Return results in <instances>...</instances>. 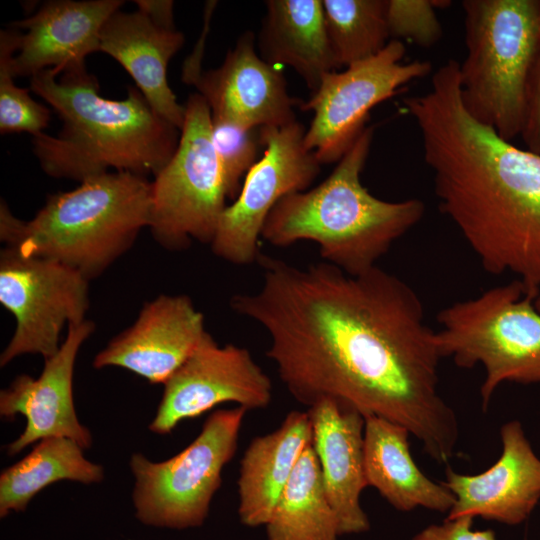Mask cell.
I'll return each mask as SVG.
<instances>
[{
  "instance_id": "obj_21",
  "label": "cell",
  "mask_w": 540,
  "mask_h": 540,
  "mask_svg": "<svg viewBox=\"0 0 540 540\" xmlns=\"http://www.w3.org/2000/svg\"><path fill=\"white\" fill-rule=\"evenodd\" d=\"M410 432L402 425L378 416H368L364 425V474L367 486L375 488L395 509L415 508L449 513L455 496L443 482L428 478L414 462Z\"/></svg>"
},
{
  "instance_id": "obj_19",
  "label": "cell",
  "mask_w": 540,
  "mask_h": 540,
  "mask_svg": "<svg viewBox=\"0 0 540 540\" xmlns=\"http://www.w3.org/2000/svg\"><path fill=\"white\" fill-rule=\"evenodd\" d=\"M307 413L312 447L340 535L366 532L370 523L360 502L362 491L368 487L364 474L365 418L329 399L310 406Z\"/></svg>"
},
{
  "instance_id": "obj_28",
  "label": "cell",
  "mask_w": 540,
  "mask_h": 540,
  "mask_svg": "<svg viewBox=\"0 0 540 540\" xmlns=\"http://www.w3.org/2000/svg\"><path fill=\"white\" fill-rule=\"evenodd\" d=\"M450 3L441 0H386L391 40L404 39L424 48L435 45L443 33L436 9Z\"/></svg>"
},
{
  "instance_id": "obj_8",
  "label": "cell",
  "mask_w": 540,
  "mask_h": 540,
  "mask_svg": "<svg viewBox=\"0 0 540 540\" xmlns=\"http://www.w3.org/2000/svg\"><path fill=\"white\" fill-rule=\"evenodd\" d=\"M246 412L239 406L214 411L199 435L165 461L152 462L140 453L131 456L132 500L140 522L177 530L204 523L223 469L238 448Z\"/></svg>"
},
{
  "instance_id": "obj_10",
  "label": "cell",
  "mask_w": 540,
  "mask_h": 540,
  "mask_svg": "<svg viewBox=\"0 0 540 540\" xmlns=\"http://www.w3.org/2000/svg\"><path fill=\"white\" fill-rule=\"evenodd\" d=\"M88 282L62 263L5 246L0 253V303L15 317L16 328L0 366L24 354L52 357L64 326L86 320Z\"/></svg>"
},
{
  "instance_id": "obj_26",
  "label": "cell",
  "mask_w": 540,
  "mask_h": 540,
  "mask_svg": "<svg viewBox=\"0 0 540 540\" xmlns=\"http://www.w3.org/2000/svg\"><path fill=\"white\" fill-rule=\"evenodd\" d=\"M330 46L338 67L378 54L389 43L386 0H322Z\"/></svg>"
},
{
  "instance_id": "obj_5",
  "label": "cell",
  "mask_w": 540,
  "mask_h": 540,
  "mask_svg": "<svg viewBox=\"0 0 540 540\" xmlns=\"http://www.w3.org/2000/svg\"><path fill=\"white\" fill-rule=\"evenodd\" d=\"M151 182L116 171L49 196L28 220L0 205V238L25 256L62 263L88 280L100 276L149 227Z\"/></svg>"
},
{
  "instance_id": "obj_23",
  "label": "cell",
  "mask_w": 540,
  "mask_h": 540,
  "mask_svg": "<svg viewBox=\"0 0 540 540\" xmlns=\"http://www.w3.org/2000/svg\"><path fill=\"white\" fill-rule=\"evenodd\" d=\"M256 40L259 55L294 69L314 92L339 68L327 35L322 0H269Z\"/></svg>"
},
{
  "instance_id": "obj_1",
  "label": "cell",
  "mask_w": 540,
  "mask_h": 540,
  "mask_svg": "<svg viewBox=\"0 0 540 540\" xmlns=\"http://www.w3.org/2000/svg\"><path fill=\"white\" fill-rule=\"evenodd\" d=\"M258 261L261 287L230 305L266 330L267 356L292 397L308 408L333 400L402 425L447 463L458 420L439 392L436 331L413 288L378 266L352 275L325 261Z\"/></svg>"
},
{
  "instance_id": "obj_3",
  "label": "cell",
  "mask_w": 540,
  "mask_h": 540,
  "mask_svg": "<svg viewBox=\"0 0 540 540\" xmlns=\"http://www.w3.org/2000/svg\"><path fill=\"white\" fill-rule=\"evenodd\" d=\"M30 88L63 121L58 135L33 137L34 153L52 177L83 182L109 169L156 176L177 149L180 130L137 87L125 99H106L85 65L43 70L30 78Z\"/></svg>"
},
{
  "instance_id": "obj_25",
  "label": "cell",
  "mask_w": 540,
  "mask_h": 540,
  "mask_svg": "<svg viewBox=\"0 0 540 540\" xmlns=\"http://www.w3.org/2000/svg\"><path fill=\"white\" fill-rule=\"evenodd\" d=\"M265 527L266 540H338L341 536L312 443L302 453Z\"/></svg>"
},
{
  "instance_id": "obj_31",
  "label": "cell",
  "mask_w": 540,
  "mask_h": 540,
  "mask_svg": "<svg viewBox=\"0 0 540 540\" xmlns=\"http://www.w3.org/2000/svg\"><path fill=\"white\" fill-rule=\"evenodd\" d=\"M473 521L469 516L446 518L440 524L422 529L412 540H497L491 529L474 530Z\"/></svg>"
},
{
  "instance_id": "obj_9",
  "label": "cell",
  "mask_w": 540,
  "mask_h": 540,
  "mask_svg": "<svg viewBox=\"0 0 540 540\" xmlns=\"http://www.w3.org/2000/svg\"><path fill=\"white\" fill-rule=\"evenodd\" d=\"M177 149L151 182L149 229L169 250L193 240L211 244L227 207L220 165L211 140V111L198 93L185 105Z\"/></svg>"
},
{
  "instance_id": "obj_11",
  "label": "cell",
  "mask_w": 540,
  "mask_h": 540,
  "mask_svg": "<svg viewBox=\"0 0 540 540\" xmlns=\"http://www.w3.org/2000/svg\"><path fill=\"white\" fill-rule=\"evenodd\" d=\"M402 41L390 40L375 56L326 75L300 108L313 111L304 143L321 164L339 161L366 128L370 110L410 82L428 75V61L402 62Z\"/></svg>"
},
{
  "instance_id": "obj_12",
  "label": "cell",
  "mask_w": 540,
  "mask_h": 540,
  "mask_svg": "<svg viewBox=\"0 0 540 540\" xmlns=\"http://www.w3.org/2000/svg\"><path fill=\"white\" fill-rule=\"evenodd\" d=\"M305 133L297 120L260 128L263 155L220 218L210 244L216 256L236 265L258 260L259 238L272 209L283 197L307 190L320 173L321 163L305 146Z\"/></svg>"
},
{
  "instance_id": "obj_24",
  "label": "cell",
  "mask_w": 540,
  "mask_h": 540,
  "mask_svg": "<svg viewBox=\"0 0 540 540\" xmlns=\"http://www.w3.org/2000/svg\"><path fill=\"white\" fill-rule=\"evenodd\" d=\"M74 440L49 437L37 442L31 452L0 475V517L23 512L31 499L47 486L63 480L98 483L104 477L101 465L86 459Z\"/></svg>"
},
{
  "instance_id": "obj_14",
  "label": "cell",
  "mask_w": 540,
  "mask_h": 540,
  "mask_svg": "<svg viewBox=\"0 0 540 540\" xmlns=\"http://www.w3.org/2000/svg\"><path fill=\"white\" fill-rule=\"evenodd\" d=\"M272 391L270 378L246 348L234 344L219 346L207 333L164 384L149 430L169 434L180 422L227 402L247 411L264 409L271 403Z\"/></svg>"
},
{
  "instance_id": "obj_33",
  "label": "cell",
  "mask_w": 540,
  "mask_h": 540,
  "mask_svg": "<svg viewBox=\"0 0 540 540\" xmlns=\"http://www.w3.org/2000/svg\"><path fill=\"white\" fill-rule=\"evenodd\" d=\"M536 309L540 312V294L534 301Z\"/></svg>"
},
{
  "instance_id": "obj_27",
  "label": "cell",
  "mask_w": 540,
  "mask_h": 540,
  "mask_svg": "<svg viewBox=\"0 0 540 540\" xmlns=\"http://www.w3.org/2000/svg\"><path fill=\"white\" fill-rule=\"evenodd\" d=\"M211 140L220 165L227 198L238 196L242 178L259 160L260 128H247L211 115Z\"/></svg>"
},
{
  "instance_id": "obj_4",
  "label": "cell",
  "mask_w": 540,
  "mask_h": 540,
  "mask_svg": "<svg viewBox=\"0 0 540 540\" xmlns=\"http://www.w3.org/2000/svg\"><path fill=\"white\" fill-rule=\"evenodd\" d=\"M373 134L374 127L366 126L318 186L283 197L268 215L262 239L276 247L313 241L325 262L352 275L377 266L421 220L425 205L416 198L385 201L362 185Z\"/></svg>"
},
{
  "instance_id": "obj_16",
  "label": "cell",
  "mask_w": 540,
  "mask_h": 540,
  "mask_svg": "<svg viewBox=\"0 0 540 540\" xmlns=\"http://www.w3.org/2000/svg\"><path fill=\"white\" fill-rule=\"evenodd\" d=\"M94 329L90 320L68 326L65 340L52 357L44 360L38 378L22 374L1 390V416L12 420L21 414L26 418L23 432L6 447L8 455L14 456L49 437L70 438L82 449L90 448L91 433L78 420L74 407L73 373L79 349Z\"/></svg>"
},
{
  "instance_id": "obj_30",
  "label": "cell",
  "mask_w": 540,
  "mask_h": 540,
  "mask_svg": "<svg viewBox=\"0 0 540 540\" xmlns=\"http://www.w3.org/2000/svg\"><path fill=\"white\" fill-rule=\"evenodd\" d=\"M520 136L527 150L540 155V47L527 84L525 119Z\"/></svg>"
},
{
  "instance_id": "obj_32",
  "label": "cell",
  "mask_w": 540,
  "mask_h": 540,
  "mask_svg": "<svg viewBox=\"0 0 540 540\" xmlns=\"http://www.w3.org/2000/svg\"><path fill=\"white\" fill-rule=\"evenodd\" d=\"M138 10L145 13L157 24L175 28L173 7L174 2L170 0H137L135 1Z\"/></svg>"
},
{
  "instance_id": "obj_22",
  "label": "cell",
  "mask_w": 540,
  "mask_h": 540,
  "mask_svg": "<svg viewBox=\"0 0 540 540\" xmlns=\"http://www.w3.org/2000/svg\"><path fill=\"white\" fill-rule=\"evenodd\" d=\"M311 443L307 411L289 412L277 429L251 440L240 461L237 482L242 524L266 525L302 453Z\"/></svg>"
},
{
  "instance_id": "obj_29",
  "label": "cell",
  "mask_w": 540,
  "mask_h": 540,
  "mask_svg": "<svg viewBox=\"0 0 540 540\" xmlns=\"http://www.w3.org/2000/svg\"><path fill=\"white\" fill-rule=\"evenodd\" d=\"M50 111L35 101L28 89L17 86L7 60L0 54V132L37 136L48 126Z\"/></svg>"
},
{
  "instance_id": "obj_15",
  "label": "cell",
  "mask_w": 540,
  "mask_h": 540,
  "mask_svg": "<svg viewBox=\"0 0 540 540\" xmlns=\"http://www.w3.org/2000/svg\"><path fill=\"white\" fill-rule=\"evenodd\" d=\"M122 0H53L32 15L1 30L0 54L14 78L46 70L85 65L87 55L100 51V33Z\"/></svg>"
},
{
  "instance_id": "obj_7",
  "label": "cell",
  "mask_w": 540,
  "mask_h": 540,
  "mask_svg": "<svg viewBox=\"0 0 540 540\" xmlns=\"http://www.w3.org/2000/svg\"><path fill=\"white\" fill-rule=\"evenodd\" d=\"M519 281L493 287L442 309L439 352L461 368L480 364L486 409L500 384L540 383V312Z\"/></svg>"
},
{
  "instance_id": "obj_18",
  "label": "cell",
  "mask_w": 540,
  "mask_h": 540,
  "mask_svg": "<svg viewBox=\"0 0 540 540\" xmlns=\"http://www.w3.org/2000/svg\"><path fill=\"white\" fill-rule=\"evenodd\" d=\"M502 452L485 471L466 475L446 469L443 482L455 496L448 519L469 516L517 525L540 500V458L534 453L518 421L500 431Z\"/></svg>"
},
{
  "instance_id": "obj_13",
  "label": "cell",
  "mask_w": 540,
  "mask_h": 540,
  "mask_svg": "<svg viewBox=\"0 0 540 540\" xmlns=\"http://www.w3.org/2000/svg\"><path fill=\"white\" fill-rule=\"evenodd\" d=\"M208 29H203L186 59L182 79L197 89L211 115L247 128L281 127L296 121L294 107L302 101L289 95L279 67L261 58L252 32L238 38L221 66L201 69Z\"/></svg>"
},
{
  "instance_id": "obj_2",
  "label": "cell",
  "mask_w": 540,
  "mask_h": 540,
  "mask_svg": "<svg viewBox=\"0 0 540 540\" xmlns=\"http://www.w3.org/2000/svg\"><path fill=\"white\" fill-rule=\"evenodd\" d=\"M404 104L418 127L443 213L487 272L514 273L536 299L540 155L514 146L468 112L455 60L435 71L426 93Z\"/></svg>"
},
{
  "instance_id": "obj_17",
  "label": "cell",
  "mask_w": 540,
  "mask_h": 540,
  "mask_svg": "<svg viewBox=\"0 0 540 540\" xmlns=\"http://www.w3.org/2000/svg\"><path fill=\"white\" fill-rule=\"evenodd\" d=\"M207 333L204 316L190 297L159 295L95 356L93 366L121 367L152 384H165Z\"/></svg>"
},
{
  "instance_id": "obj_20",
  "label": "cell",
  "mask_w": 540,
  "mask_h": 540,
  "mask_svg": "<svg viewBox=\"0 0 540 540\" xmlns=\"http://www.w3.org/2000/svg\"><path fill=\"white\" fill-rule=\"evenodd\" d=\"M183 44L182 32L157 24L138 9L117 10L100 33V52L118 61L155 112L179 130L185 107L169 87L167 67Z\"/></svg>"
},
{
  "instance_id": "obj_6",
  "label": "cell",
  "mask_w": 540,
  "mask_h": 540,
  "mask_svg": "<svg viewBox=\"0 0 540 540\" xmlns=\"http://www.w3.org/2000/svg\"><path fill=\"white\" fill-rule=\"evenodd\" d=\"M467 54L459 63L468 112L507 141L522 133L540 47V0H464Z\"/></svg>"
}]
</instances>
